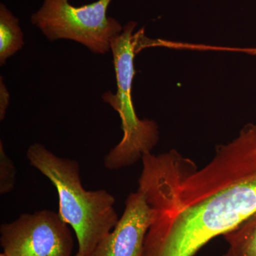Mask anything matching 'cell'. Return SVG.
Returning <instances> with one entry per match:
<instances>
[{
	"label": "cell",
	"instance_id": "1",
	"mask_svg": "<svg viewBox=\"0 0 256 256\" xmlns=\"http://www.w3.org/2000/svg\"><path fill=\"white\" fill-rule=\"evenodd\" d=\"M26 158L56 190L58 213L73 228L78 242L73 256H90L118 222L114 195L106 190H86L78 162L56 156L41 143L30 146Z\"/></svg>",
	"mask_w": 256,
	"mask_h": 256
},
{
	"label": "cell",
	"instance_id": "2",
	"mask_svg": "<svg viewBox=\"0 0 256 256\" xmlns=\"http://www.w3.org/2000/svg\"><path fill=\"white\" fill-rule=\"evenodd\" d=\"M136 22H129L120 34L112 40L110 50L114 57L117 92H108L102 100L109 104L121 120L122 140L104 160L106 169L116 170L132 166L143 156L151 153L159 142V129L152 120L140 119L132 98L133 78L136 75L134 56L139 50L140 32L134 33Z\"/></svg>",
	"mask_w": 256,
	"mask_h": 256
},
{
	"label": "cell",
	"instance_id": "3",
	"mask_svg": "<svg viewBox=\"0 0 256 256\" xmlns=\"http://www.w3.org/2000/svg\"><path fill=\"white\" fill-rule=\"evenodd\" d=\"M112 0H98L75 6L69 0H44L31 16V22L50 42L72 40L92 53L105 54L110 50L112 40L120 34L124 26L108 16Z\"/></svg>",
	"mask_w": 256,
	"mask_h": 256
},
{
	"label": "cell",
	"instance_id": "4",
	"mask_svg": "<svg viewBox=\"0 0 256 256\" xmlns=\"http://www.w3.org/2000/svg\"><path fill=\"white\" fill-rule=\"evenodd\" d=\"M6 256H73L74 240L68 224L50 210L23 214L0 227Z\"/></svg>",
	"mask_w": 256,
	"mask_h": 256
},
{
	"label": "cell",
	"instance_id": "5",
	"mask_svg": "<svg viewBox=\"0 0 256 256\" xmlns=\"http://www.w3.org/2000/svg\"><path fill=\"white\" fill-rule=\"evenodd\" d=\"M154 216L144 192L130 194L122 216L90 256H144L146 234Z\"/></svg>",
	"mask_w": 256,
	"mask_h": 256
},
{
	"label": "cell",
	"instance_id": "6",
	"mask_svg": "<svg viewBox=\"0 0 256 256\" xmlns=\"http://www.w3.org/2000/svg\"><path fill=\"white\" fill-rule=\"evenodd\" d=\"M24 45L18 20L4 4H0V65L21 50Z\"/></svg>",
	"mask_w": 256,
	"mask_h": 256
},
{
	"label": "cell",
	"instance_id": "7",
	"mask_svg": "<svg viewBox=\"0 0 256 256\" xmlns=\"http://www.w3.org/2000/svg\"><path fill=\"white\" fill-rule=\"evenodd\" d=\"M224 237L230 256H256V212Z\"/></svg>",
	"mask_w": 256,
	"mask_h": 256
},
{
	"label": "cell",
	"instance_id": "8",
	"mask_svg": "<svg viewBox=\"0 0 256 256\" xmlns=\"http://www.w3.org/2000/svg\"><path fill=\"white\" fill-rule=\"evenodd\" d=\"M16 168L4 151L2 141H0V194H6L14 190L16 184Z\"/></svg>",
	"mask_w": 256,
	"mask_h": 256
},
{
	"label": "cell",
	"instance_id": "9",
	"mask_svg": "<svg viewBox=\"0 0 256 256\" xmlns=\"http://www.w3.org/2000/svg\"><path fill=\"white\" fill-rule=\"evenodd\" d=\"M10 92L5 86L3 79H0V120H3L6 116V110L9 107Z\"/></svg>",
	"mask_w": 256,
	"mask_h": 256
},
{
	"label": "cell",
	"instance_id": "10",
	"mask_svg": "<svg viewBox=\"0 0 256 256\" xmlns=\"http://www.w3.org/2000/svg\"><path fill=\"white\" fill-rule=\"evenodd\" d=\"M245 50L248 52V53L256 54V48H249V50Z\"/></svg>",
	"mask_w": 256,
	"mask_h": 256
},
{
	"label": "cell",
	"instance_id": "11",
	"mask_svg": "<svg viewBox=\"0 0 256 256\" xmlns=\"http://www.w3.org/2000/svg\"><path fill=\"white\" fill-rule=\"evenodd\" d=\"M222 256H230V254H229L228 252H226L225 254H224V255Z\"/></svg>",
	"mask_w": 256,
	"mask_h": 256
},
{
	"label": "cell",
	"instance_id": "12",
	"mask_svg": "<svg viewBox=\"0 0 256 256\" xmlns=\"http://www.w3.org/2000/svg\"><path fill=\"white\" fill-rule=\"evenodd\" d=\"M0 256H6V255H5V254H4V252H1V254H0Z\"/></svg>",
	"mask_w": 256,
	"mask_h": 256
}]
</instances>
